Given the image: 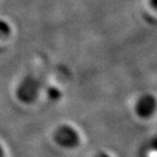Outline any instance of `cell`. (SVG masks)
<instances>
[{
    "instance_id": "6da1fadb",
    "label": "cell",
    "mask_w": 157,
    "mask_h": 157,
    "mask_svg": "<svg viewBox=\"0 0 157 157\" xmlns=\"http://www.w3.org/2000/svg\"><path fill=\"white\" fill-rule=\"evenodd\" d=\"M41 89V82L33 75H28L19 82L16 88V98L22 102L31 103L37 99Z\"/></svg>"
},
{
    "instance_id": "7a4b0ae2",
    "label": "cell",
    "mask_w": 157,
    "mask_h": 157,
    "mask_svg": "<svg viewBox=\"0 0 157 157\" xmlns=\"http://www.w3.org/2000/svg\"><path fill=\"white\" fill-rule=\"evenodd\" d=\"M54 139L57 142V144L62 147H66V148H72L79 143L78 133L73 128L66 125L58 127L55 131Z\"/></svg>"
},
{
    "instance_id": "3957f363",
    "label": "cell",
    "mask_w": 157,
    "mask_h": 157,
    "mask_svg": "<svg viewBox=\"0 0 157 157\" xmlns=\"http://www.w3.org/2000/svg\"><path fill=\"white\" fill-rule=\"evenodd\" d=\"M156 108V101L152 95L146 94L141 96L136 105V112L142 118H148L152 115Z\"/></svg>"
},
{
    "instance_id": "277c9868",
    "label": "cell",
    "mask_w": 157,
    "mask_h": 157,
    "mask_svg": "<svg viewBox=\"0 0 157 157\" xmlns=\"http://www.w3.org/2000/svg\"><path fill=\"white\" fill-rule=\"evenodd\" d=\"M10 34V25L0 18V38H6Z\"/></svg>"
},
{
    "instance_id": "5b68a950",
    "label": "cell",
    "mask_w": 157,
    "mask_h": 157,
    "mask_svg": "<svg viewBox=\"0 0 157 157\" xmlns=\"http://www.w3.org/2000/svg\"><path fill=\"white\" fill-rule=\"evenodd\" d=\"M60 91H59V89L57 88H55V87H50L47 89V96L50 98V99H52V101H56V99H58L59 98H60Z\"/></svg>"
},
{
    "instance_id": "8992f818",
    "label": "cell",
    "mask_w": 157,
    "mask_h": 157,
    "mask_svg": "<svg viewBox=\"0 0 157 157\" xmlns=\"http://www.w3.org/2000/svg\"><path fill=\"white\" fill-rule=\"evenodd\" d=\"M97 157H109L107 154H105V153H100V154L97 155Z\"/></svg>"
},
{
    "instance_id": "52a82bcc",
    "label": "cell",
    "mask_w": 157,
    "mask_h": 157,
    "mask_svg": "<svg viewBox=\"0 0 157 157\" xmlns=\"http://www.w3.org/2000/svg\"><path fill=\"white\" fill-rule=\"evenodd\" d=\"M0 157H4V153H3V149L1 146H0Z\"/></svg>"
}]
</instances>
